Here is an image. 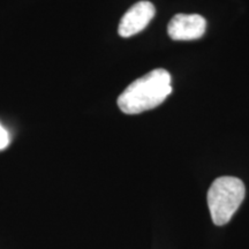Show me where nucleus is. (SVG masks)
<instances>
[{"label":"nucleus","instance_id":"4","mask_svg":"<svg viewBox=\"0 0 249 249\" xmlns=\"http://www.w3.org/2000/svg\"><path fill=\"white\" fill-rule=\"evenodd\" d=\"M207 21L200 14H177L171 18L167 33L173 40H194L204 35Z\"/></svg>","mask_w":249,"mask_h":249},{"label":"nucleus","instance_id":"1","mask_svg":"<svg viewBox=\"0 0 249 249\" xmlns=\"http://www.w3.org/2000/svg\"><path fill=\"white\" fill-rule=\"evenodd\" d=\"M171 75L158 68L135 80L118 98V107L126 114H139L160 107L172 92Z\"/></svg>","mask_w":249,"mask_h":249},{"label":"nucleus","instance_id":"2","mask_svg":"<svg viewBox=\"0 0 249 249\" xmlns=\"http://www.w3.org/2000/svg\"><path fill=\"white\" fill-rule=\"evenodd\" d=\"M244 182L235 177H220L210 186L208 205L214 225L223 226L231 220L245 198Z\"/></svg>","mask_w":249,"mask_h":249},{"label":"nucleus","instance_id":"3","mask_svg":"<svg viewBox=\"0 0 249 249\" xmlns=\"http://www.w3.org/2000/svg\"><path fill=\"white\" fill-rule=\"evenodd\" d=\"M156 14V8L150 1H139L124 13L120 20L118 33L121 37H130L144 30Z\"/></svg>","mask_w":249,"mask_h":249},{"label":"nucleus","instance_id":"5","mask_svg":"<svg viewBox=\"0 0 249 249\" xmlns=\"http://www.w3.org/2000/svg\"><path fill=\"white\" fill-rule=\"evenodd\" d=\"M9 143V136L8 133L2 128L1 124H0V150L5 149Z\"/></svg>","mask_w":249,"mask_h":249}]
</instances>
